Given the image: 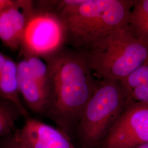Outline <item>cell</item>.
I'll return each mask as SVG.
<instances>
[{
  "label": "cell",
  "mask_w": 148,
  "mask_h": 148,
  "mask_svg": "<svg viewBox=\"0 0 148 148\" xmlns=\"http://www.w3.org/2000/svg\"><path fill=\"white\" fill-rule=\"evenodd\" d=\"M49 73L45 115L70 137L98 84L84 51L62 49L45 59Z\"/></svg>",
  "instance_id": "1"
},
{
  "label": "cell",
  "mask_w": 148,
  "mask_h": 148,
  "mask_svg": "<svg viewBox=\"0 0 148 148\" xmlns=\"http://www.w3.org/2000/svg\"><path fill=\"white\" fill-rule=\"evenodd\" d=\"M134 1H53L52 7L65 23L66 45L84 51L111 32L127 25Z\"/></svg>",
  "instance_id": "2"
},
{
  "label": "cell",
  "mask_w": 148,
  "mask_h": 148,
  "mask_svg": "<svg viewBox=\"0 0 148 148\" xmlns=\"http://www.w3.org/2000/svg\"><path fill=\"white\" fill-rule=\"evenodd\" d=\"M95 77L120 81L148 58V44L125 25L84 51Z\"/></svg>",
  "instance_id": "3"
},
{
  "label": "cell",
  "mask_w": 148,
  "mask_h": 148,
  "mask_svg": "<svg viewBox=\"0 0 148 148\" xmlns=\"http://www.w3.org/2000/svg\"><path fill=\"white\" fill-rule=\"evenodd\" d=\"M131 101L119 81L99 80L76 127L82 148H98Z\"/></svg>",
  "instance_id": "4"
},
{
  "label": "cell",
  "mask_w": 148,
  "mask_h": 148,
  "mask_svg": "<svg viewBox=\"0 0 148 148\" xmlns=\"http://www.w3.org/2000/svg\"><path fill=\"white\" fill-rule=\"evenodd\" d=\"M40 2L27 17L21 49L22 54L46 59L63 49L66 30L58 13Z\"/></svg>",
  "instance_id": "5"
},
{
  "label": "cell",
  "mask_w": 148,
  "mask_h": 148,
  "mask_svg": "<svg viewBox=\"0 0 148 148\" xmlns=\"http://www.w3.org/2000/svg\"><path fill=\"white\" fill-rule=\"evenodd\" d=\"M148 143V104L131 101L98 148H133Z\"/></svg>",
  "instance_id": "6"
},
{
  "label": "cell",
  "mask_w": 148,
  "mask_h": 148,
  "mask_svg": "<svg viewBox=\"0 0 148 148\" xmlns=\"http://www.w3.org/2000/svg\"><path fill=\"white\" fill-rule=\"evenodd\" d=\"M11 137L19 148H74L62 130L32 118L27 119Z\"/></svg>",
  "instance_id": "7"
},
{
  "label": "cell",
  "mask_w": 148,
  "mask_h": 148,
  "mask_svg": "<svg viewBox=\"0 0 148 148\" xmlns=\"http://www.w3.org/2000/svg\"><path fill=\"white\" fill-rule=\"evenodd\" d=\"M34 7L32 1H16L15 5L0 13V40L6 47H21L27 19Z\"/></svg>",
  "instance_id": "8"
},
{
  "label": "cell",
  "mask_w": 148,
  "mask_h": 148,
  "mask_svg": "<svg viewBox=\"0 0 148 148\" xmlns=\"http://www.w3.org/2000/svg\"><path fill=\"white\" fill-rule=\"evenodd\" d=\"M16 64L20 95L32 111L45 114L49 106L47 93L32 77L25 59Z\"/></svg>",
  "instance_id": "9"
},
{
  "label": "cell",
  "mask_w": 148,
  "mask_h": 148,
  "mask_svg": "<svg viewBox=\"0 0 148 148\" xmlns=\"http://www.w3.org/2000/svg\"><path fill=\"white\" fill-rule=\"evenodd\" d=\"M17 74V64L8 58L0 74V96L26 119L29 118L27 109L20 98Z\"/></svg>",
  "instance_id": "10"
},
{
  "label": "cell",
  "mask_w": 148,
  "mask_h": 148,
  "mask_svg": "<svg viewBox=\"0 0 148 148\" xmlns=\"http://www.w3.org/2000/svg\"><path fill=\"white\" fill-rule=\"evenodd\" d=\"M128 26L138 39L148 44V0H136Z\"/></svg>",
  "instance_id": "11"
},
{
  "label": "cell",
  "mask_w": 148,
  "mask_h": 148,
  "mask_svg": "<svg viewBox=\"0 0 148 148\" xmlns=\"http://www.w3.org/2000/svg\"><path fill=\"white\" fill-rule=\"evenodd\" d=\"M27 61L32 77L35 79L49 96V73L47 64L41 58L34 55L23 54Z\"/></svg>",
  "instance_id": "12"
},
{
  "label": "cell",
  "mask_w": 148,
  "mask_h": 148,
  "mask_svg": "<svg viewBox=\"0 0 148 148\" xmlns=\"http://www.w3.org/2000/svg\"><path fill=\"white\" fill-rule=\"evenodd\" d=\"M119 82L128 98L129 93L134 88L148 84V58Z\"/></svg>",
  "instance_id": "13"
},
{
  "label": "cell",
  "mask_w": 148,
  "mask_h": 148,
  "mask_svg": "<svg viewBox=\"0 0 148 148\" xmlns=\"http://www.w3.org/2000/svg\"><path fill=\"white\" fill-rule=\"evenodd\" d=\"M15 116L10 107L0 101V137L11 134L14 127Z\"/></svg>",
  "instance_id": "14"
},
{
  "label": "cell",
  "mask_w": 148,
  "mask_h": 148,
  "mask_svg": "<svg viewBox=\"0 0 148 148\" xmlns=\"http://www.w3.org/2000/svg\"><path fill=\"white\" fill-rule=\"evenodd\" d=\"M128 98L134 102L148 104V84L134 88L128 95Z\"/></svg>",
  "instance_id": "15"
},
{
  "label": "cell",
  "mask_w": 148,
  "mask_h": 148,
  "mask_svg": "<svg viewBox=\"0 0 148 148\" xmlns=\"http://www.w3.org/2000/svg\"><path fill=\"white\" fill-rule=\"evenodd\" d=\"M6 137L5 139L1 144L0 148H19L13 140L11 134L6 136Z\"/></svg>",
  "instance_id": "16"
},
{
  "label": "cell",
  "mask_w": 148,
  "mask_h": 148,
  "mask_svg": "<svg viewBox=\"0 0 148 148\" xmlns=\"http://www.w3.org/2000/svg\"><path fill=\"white\" fill-rule=\"evenodd\" d=\"M16 1L13 0H0V13L7 8L15 5Z\"/></svg>",
  "instance_id": "17"
},
{
  "label": "cell",
  "mask_w": 148,
  "mask_h": 148,
  "mask_svg": "<svg viewBox=\"0 0 148 148\" xmlns=\"http://www.w3.org/2000/svg\"><path fill=\"white\" fill-rule=\"evenodd\" d=\"M7 58V57H6L4 54L0 53V74H1V72L4 68Z\"/></svg>",
  "instance_id": "18"
},
{
  "label": "cell",
  "mask_w": 148,
  "mask_h": 148,
  "mask_svg": "<svg viewBox=\"0 0 148 148\" xmlns=\"http://www.w3.org/2000/svg\"><path fill=\"white\" fill-rule=\"evenodd\" d=\"M133 148H148V143L142 144L140 145H139V146Z\"/></svg>",
  "instance_id": "19"
}]
</instances>
